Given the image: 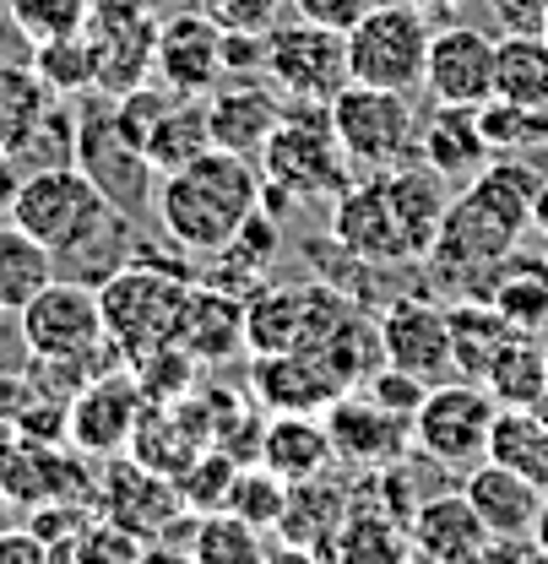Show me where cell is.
Returning <instances> with one entry per match:
<instances>
[{"label":"cell","mask_w":548,"mask_h":564,"mask_svg":"<svg viewBox=\"0 0 548 564\" xmlns=\"http://www.w3.org/2000/svg\"><path fill=\"white\" fill-rule=\"evenodd\" d=\"M152 76L185 98H206L223 82V28L206 11H174L158 22Z\"/></svg>","instance_id":"44dd1931"},{"label":"cell","mask_w":548,"mask_h":564,"mask_svg":"<svg viewBox=\"0 0 548 564\" xmlns=\"http://www.w3.org/2000/svg\"><path fill=\"white\" fill-rule=\"evenodd\" d=\"M488 543V527L468 494H429L408 516V560L412 564H462Z\"/></svg>","instance_id":"7402d4cb"},{"label":"cell","mask_w":548,"mask_h":564,"mask_svg":"<svg viewBox=\"0 0 548 564\" xmlns=\"http://www.w3.org/2000/svg\"><path fill=\"white\" fill-rule=\"evenodd\" d=\"M429 17L397 0V6H375L347 28V70L364 87H391L412 93L423 87V55H429Z\"/></svg>","instance_id":"9c48e42d"},{"label":"cell","mask_w":548,"mask_h":564,"mask_svg":"<svg viewBox=\"0 0 548 564\" xmlns=\"http://www.w3.org/2000/svg\"><path fill=\"white\" fill-rule=\"evenodd\" d=\"M17 440H22V429H17L11 419H0V456H6V451H11Z\"/></svg>","instance_id":"91938a15"},{"label":"cell","mask_w":548,"mask_h":564,"mask_svg":"<svg viewBox=\"0 0 548 564\" xmlns=\"http://www.w3.org/2000/svg\"><path fill=\"white\" fill-rule=\"evenodd\" d=\"M185 293L191 278L158 261L131 256L126 267H115L98 282V315H104V337L126 364H137L147 352L169 348L180 337V315H185Z\"/></svg>","instance_id":"5b68a950"},{"label":"cell","mask_w":548,"mask_h":564,"mask_svg":"<svg viewBox=\"0 0 548 564\" xmlns=\"http://www.w3.org/2000/svg\"><path fill=\"white\" fill-rule=\"evenodd\" d=\"M538 33H544V39H548V11H544V28H538Z\"/></svg>","instance_id":"03108f58"},{"label":"cell","mask_w":548,"mask_h":564,"mask_svg":"<svg viewBox=\"0 0 548 564\" xmlns=\"http://www.w3.org/2000/svg\"><path fill=\"white\" fill-rule=\"evenodd\" d=\"M494 98L548 109V39L544 33H499L494 39Z\"/></svg>","instance_id":"1f68e13d"},{"label":"cell","mask_w":548,"mask_h":564,"mask_svg":"<svg viewBox=\"0 0 548 564\" xmlns=\"http://www.w3.org/2000/svg\"><path fill=\"white\" fill-rule=\"evenodd\" d=\"M174 343L191 352L196 364H228V358H239L245 352V293L191 278Z\"/></svg>","instance_id":"603a6c76"},{"label":"cell","mask_w":548,"mask_h":564,"mask_svg":"<svg viewBox=\"0 0 548 564\" xmlns=\"http://www.w3.org/2000/svg\"><path fill=\"white\" fill-rule=\"evenodd\" d=\"M61 278L55 272V256L28 234V228H17L11 217L0 223V315H17L39 288H50V282Z\"/></svg>","instance_id":"d6a6232c"},{"label":"cell","mask_w":548,"mask_h":564,"mask_svg":"<svg viewBox=\"0 0 548 564\" xmlns=\"http://www.w3.org/2000/svg\"><path fill=\"white\" fill-rule=\"evenodd\" d=\"M76 163L104 185V196L120 212L147 207L152 191H158V174L147 169V158L115 126V98H98V104L76 109Z\"/></svg>","instance_id":"4fadbf2b"},{"label":"cell","mask_w":548,"mask_h":564,"mask_svg":"<svg viewBox=\"0 0 548 564\" xmlns=\"http://www.w3.org/2000/svg\"><path fill=\"white\" fill-rule=\"evenodd\" d=\"M0 564H50V549L28 527H0Z\"/></svg>","instance_id":"681fc988"},{"label":"cell","mask_w":548,"mask_h":564,"mask_svg":"<svg viewBox=\"0 0 548 564\" xmlns=\"http://www.w3.org/2000/svg\"><path fill=\"white\" fill-rule=\"evenodd\" d=\"M380 364L391 369H408L418 380L440 386L456 375V358H451V332H445V304L434 299H418L402 293L380 310Z\"/></svg>","instance_id":"5bb4252c"},{"label":"cell","mask_w":548,"mask_h":564,"mask_svg":"<svg viewBox=\"0 0 548 564\" xmlns=\"http://www.w3.org/2000/svg\"><path fill=\"white\" fill-rule=\"evenodd\" d=\"M137 564H196V554H191V549H180V543H169V538H158V543H147V549H141Z\"/></svg>","instance_id":"11a10c76"},{"label":"cell","mask_w":548,"mask_h":564,"mask_svg":"<svg viewBox=\"0 0 548 564\" xmlns=\"http://www.w3.org/2000/svg\"><path fill=\"white\" fill-rule=\"evenodd\" d=\"M326 429H332V451L347 467H364V473H380V467H397L412 445V419L380 408L375 397H364L358 386L343 391L332 408H326Z\"/></svg>","instance_id":"d6986e66"},{"label":"cell","mask_w":548,"mask_h":564,"mask_svg":"<svg viewBox=\"0 0 548 564\" xmlns=\"http://www.w3.org/2000/svg\"><path fill=\"white\" fill-rule=\"evenodd\" d=\"M418 158H423L445 185H468L483 163L494 158L488 141H483V131H479V109L434 104V115L423 120V137H418Z\"/></svg>","instance_id":"4316f807"},{"label":"cell","mask_w":548,"mask_h":564,"mask_svg":"<svg viewBox=\"0 0 548 564\" xmlns=\"http://www.w3.org/2000/svg\"><path fill=\"white\" fill-rule=\"evenodd\" d=\"M202 11L223 33H272L277 0H202Z\"/></svg>","instance_id":"bcb514c9"},{"label":"cell","mask_w":548,"mask_h":564,"mask_svg":"<svg viewBox=\"0 0 548 564\" xmlns=\"http://www.w3.org/2000/svg\"><path fill=\"white\" fill-rule=\"evenodd\" d=\"M479 131L494 158H522V152L548 147V109H527V104H511V98H488V104H479Z\"/></svg>","instance_id":"74e56055"},{"label":"cell","mask_w":548,"mask_h":564,"mask_svg":"<svg viewBox=\"0 0 548 564\" xmlns=\"http://www.w3.org/2000/svg\"><path fill=\"white\" fill-rule=\"evenodd\" d=\"M87 39L98 50V93L120 98L141 82H152V55H158V22L137 0H104L87 17Z\"/></svg>","instance_id":"9a60e30c"},{"label":"cell","mask_w":548,"mask_h":564,"mask_svg":"<svg viewBox=\"0 0 548 564\" xmlns=\"http://www.w3.org/2000/svg\"><path fill=\"white\" fill-rule=\"evenodd\" d=\"M17 332L28 358H61V364H98L115 369L126 364L104 337V315H98V288L76 278H55L39 288L22 310H17Z\"/></svg>","instance_id":"52a82bcc"},{"label":"cell","mask_w":548,"mask_h":564,"mask_svg":"<svg viewBox=\"0 0 548 564\" xmlns=\"http://www.w3.org/2000/svg\"><path fill=\"white\" fill-rule=\"evenodd\" d=\"M538 180L544 169L527 158H488L440 217V234L423 256L429 278L451 293H479L483 278L516 250L522 228H533Z\"/></svg>","instance_id":"6da1fadb"},{"label":"cell","mask_w":548,"mask_h":564,"mask_svg":"<svg viewBox=\"0 0 548 564\" xmlns=\"http://www.w3.org/2000/svg\"><path fill=\"white\" fill-rule=\"evenodd\" d=\"M228 510L245 516L250 527L272 532V527H282V510H288V484H282L277 473H267L261 462H256V467H239L234 494H228Z\"/></svg>","instance_id":"b9f144b4"},{"label":"cell","mask_w":548,"mask_h":564,"mask_svg":"<svg viewBox=\"0 0 548 564\" xmlns=\"http://www.w3.org/2000/svg\"><path fill=\"white\" fill-rule=\"evenodd\" d=\"M533 413H538V419L548 423V391H544V397H538V408H533Z\"/></svg>","instance_id":"be15d7a7"},{"label":"cell","mask_w":548,"mask_h":564,"mask_svg":"<svg viewBox=\"0 0 548 564\" xmlns=\"http://www.w3.org/2000/svg\"><path fill=\"white\" fill-rule=\"evenodd\" d=\"M332 131H337V141H343V152H347L353 169L386 174V169L418 163V137H423V126H418V115H412L408 93L347 82L343 93L332 98Z\"/></svg>","instance_id":"ba28073f"},{"label":"cell","mask_w":548,"mask_h":564,"mask_svg":"<svg viewBox=\"0 0 548 564\" xmlns=\"http://www.w3.org/2000/svg\"><path fill=\"white\" fill-rule=\"evenodd\" d=\"M17 191H22V163H17V152H6V147H0V217H11Z\"/></svg>","instance_id":"db71d44e"},{"label":"cell","mask_w":548,"mask_h":564,"mask_svg":"<svg viewBox=\"0 0 548 564\" xmlns=\"http://www.w3.org/2000/svg\"><path fill=\"white\" fill-rule=\"evenodd\" d=\"M522 564H548V549H527V560Z\"/></svg>","instance_id":"6125c7cd"},{"label":"cell","mask_w":548,"mask_h":564,"mask_svg":"<svg viewBox=\"0 0 548 564\" xmlns=\"http://www.w3.org/2000/svg\"><path fill=\"white\" fill-rule=\"evenodd\" d=\"M282 93L272 87L267 70L256 76H223L212 93H206V126H212V147L223 152H245V158H261L267 137L282 120Z\"/></svg>","instance_id":"ffe728a7"},{"label":"cell","mask_w":548,"mask_h":564,"mask_svg":"<svg viewBox=\"0 0 548 564\" xmlns=\"http://www.w3.org/2000/svg\"><path fill=\"white\" fill-rule=\"evenodd\" d=\"M131 375H137V386H141V397H147V402H180V397H191V391H196L202 364L180 348V343H169V348L137 358V364H131Z\"/></svg>","instance_id":"ab89813d"},{"label":"cell","mask_w":548,"mask_h":564,"mask_svg":"<svg viewBox=\"0 0 548 564\" xmlns=\"http://www.w3.org/2000/svg\"><path fill=\"white\" fill-rule=\"evenodd\" d=\"M234 478H239V456H234V451H223V445H206L202 456H196L174 484H180L185 510H191V516H206V510H228Z\"/></svg>","instance_id":"f35d334b"},{"label":"cell","mask_w":548,"mask_h":564,"mask_svg":"<svg viewBox=\"0 0 548 564\" xmlns=\"http://www.w3.org/2000/svg\"><path fill=\"white\" fill-rule=\"evenodd\" d=\"M141 549H147V543H141L137 532H126V527L109 521V516H93V521L76 532V543H71L76 564H137Z\"/></svg>","instance_id":"ee69618b"},{"label":"cell","mask_w":548,"mask_h":564,"mask_svg":"<svg viewBox=\"0 0 548 564\" xmlns=\"http://www.w3.org/2000/svg\"><path fill=\"white\" fill-rule=\"evenodd\" d=\"M445 332H451L456 375H468V380H483L488 364L499 358V348L516 337V326H511L488 299H473V293H456V299L445 304Z\"/></svg>","instance_id":"f1b7e54d"},{"label":"cell","mask_w":548,"mask_h":564,"mask_svg":"<svg viewBox=\"0 0 548 564\" xmlns=\"http://www.w3.org/2000/svg\"><path fill=\"white\" fill-rule=\"evenodd\" d=\"M488 6L505 22V33H538L544 28V11H548V0H488Z\"/></svg>","instance_id":"f907efd6"},{"label":"cell","mask_w":548,"mask_h":564,"mask_svg":"<svg viewBox=\"0 0 548 564\" xmlns=\"http://www.w3.org/2000/svg\"><path fill=\"white\" fill-rule=\"evenodd\" d=\"M473 299H488L516 332H544L548 326V256H505Z\"/></svg>","instance_id":"83f0119b"},{"label":"cell","mask_w":548,"mask_h":564,"mask_svg":"<svg viewBox=\"0 0 548 564\" xmlns=\"http://www.w3.org/2000/svg\"><path fill=\"white\" fill-rule=\"evenodd\" d=\"M423 93L434 104H462V109L488 104L494 98V39L468 22L434 28L429 55H423Z\"/></svg>","instance_id":"ac0fdd59"},{"label":"cell","mask_w":548,"mask_h":564,"mask_svg":"<svg viewBox=\"0 0 548 564\" xmlns=\"http://www.w3.org/2000/svg\"><path fill=\"white\" fill-rule=\"evenodd\" d=\"M445 207L451 185L418 158L402 169L353 180L332 202V239L358 267H412L429 256Z\"/></svg>","instance_id":"3957f363"},{"label":"cell","mask_w":548,"mask_h":564,"mask_svg":"<svg viewBox=\"0 0 548 564\" xmlns=\"http://www.w3.org/2000/svg\"><path fill=\"white\" fill-rule=\"evenodd\" d=\"M206 147H212L206 98H185V93H180V98L158 115V126H152V137H147V147H141V158H147L152 174H174V169L196 163Z\"/></svg>","instance_id":"f546056e"},{"label":"cell","mask_w":548,"mask_h":564,"mask_svg":"<svg viewBox=\"0 0 548 564\" xmlns=\"http://www.w3.org/2000/svg\"><path fill=\"white\" fill-rule=\"evenodd\" d=\"M488 462L533 478L548 494V423L533 408H499V419L488 429Z\"/></svg>","instance_id":"836d02e7"},{"label":"cell","mask_w":548,"mask_h":564,"mask_svg":"<svg viewBox=\"0 0 548 564\" xmlns=\"http://www.w3.org/2000/svg\"><path fill=\"white\" fill-rule=\"evenodd\" d=\"M267 564H321V560H315V549H304V543H282L277 554H267Z\"/></svg>","instance_id":"9f6ffc18"},{"label":"cell","mask_w":548,"mask_h":564,"mask_svg":"<svg viewBox=\"0 0 548 564\" xmlns=\"http://www.w3.org/2000/svg\"><path fill=\"white\" fill-rule=\"evenodd\" d=\"M267 70V33H223V76Z\"/></svg>","instance_id":"c3c4849f"},{"label":"cell","mask_w":548,"mask_h":564,"mask_svg":"<svg viewBox=\"0 0 548 564\" xmlns=\"http://www.w3.org/2000/svg\"><path fill=\"white\" fill-rule=\"evenodd\" d=\"M6 516H11V499H6V494H0V527H6Z\"/></svg>","instance_id":"e7e4bbea"},{"label":"cell","mask_w":548,"mask_h":564,"mask_svg":"<svg viewBox=\"0 0 548 564\" xmlns=\"http://www.w3.org/2000/svg\"><path fill=\"white\" fill-rule=\"evenodd\" d=\"M256 207H261V163L223 147H206L196 163L158 174V191H152L158 228L169 234L180 256H196V261L223 256Z\"/></svg>","instance_id":"277c9868"},{"label":"cell","mask_w":548,"mask_h":564,"mask_svg":"<svg viewBox=\"0 0 548 564\" xmlns=\"http://www.w3.org/2000/svg\"><path fill=\"white\" fill-rule=\"evenodd\" d=\"M499 419V402L488 397L483 380L451 375L429 386V397L412 413V445L440 462V467H473L488 456V429Z\"/></svg>","instance_id":"30bf717a"},{"label":"cell","mask_w":548,"mask_h":564,"mask_svg":"<svg viewBox=\"0 0 548 564\" xmlns=\"http://www.w3.org/2000/svg\"><path fill=\"white\" fill-rule=\"evenodd\" d=\"M533 549H548V494H544V510H538V527H533Z\"/></svg>","instance_id":"680465c9"},{"label":"cell","mask_w":548,"mask_h":564,"mask_svg":"<svg viewBox=\"0 0 548 564\" xmlns=\"http://www.w3.org/2000/svg\"><path fill=\"white\" fill-rule=\"evenodd\" d=\"M483 386L499 408H538V397L548 391V343L538 332H516L488 364Z\"/></svg>","instance_id":"4dcf8cb0"},{"label":"cell","mask_w":548,"mask_h":564,"mask_svg":"<svg viewBox=\"0 0 548 564\" xmlns=\"http://www.w3.org/2000/svg\"><path fill=\"white\" fill-rule=\"evenodd\" d=\"M293 6V17H304V22H321V28H337L347 33L364 11H375L380 0H288Z\"/></svg>","instance_id":"7dc6e473"},{"label":"cell","mask_w":548,"mask_h":564,"mask_svg":"<svg viewBox=\"0 0 548 564\" xmlns=\"http://www.w3.org/2000/svg\"><path fill=\"white\" fill-rule=\"evenodd\" d=\"M93 510L120 521L126 532H137L141 543H158L174 532V521H191L185 499H180V484L141 467L137 456H109L104 478H98V494H93Z\"/></svg>","instance_id":"7c38bea8"},{"label":"cell","mask_w":548,"mask_h":564,"mask_svg":"<svg viewBox=\"0 0 548 564\" xmlns=\"http://www.w3.org/2000/svg\"><path fill=\"white\" fill-rule=\"evenodd\" d=\"M267 473H277L282 484H310L326 478L337 451H332V429L321 413H272V423L261 429V456Z\"/></svg>","instance_id":"d4e9b609"},{"label":"cell","mask_w":548,"mask_h":564,"mask_svg":"<svg viewBox=\"0 0 548 564\" xmlns=\"http://www.w3.org/2000/svg\"><path fill=\"white\" fill-rule=\"evenodd\" d=\"M141 408H147V397H141L137 375L131 369H104L71 397L66 440L82 456H120L137 434Z\"/></svg>","instance_id":"2e32d148"},{"label":"cell","mask_w":548,"mask_h":564,"mask_svg":"<svg viewBox=\"0 0 548 564\" xmlns=\"http://www.w3.org/2000/svg\"><path fill=\"white\" fill-rule=\"evenodd\" d=\"M250 391L267 413H326L347 386L326 348H293L272 358H250Z\"/></svg>","instance_id":"e0dca14e"},{"label":"cell","mask_w":548,"mask_h":564,"mask_svg":"<svg viewBox=\"0 0 548 564\" xmlns=\"http://www.w3.org/2000/svg\"><path fill=\"white\" fill-rule=\"evenodd\" d=\"M408 6H418V11H423V17H434V11H451V6H456V0H408Z\"/></svg>","instance_id":"94428289"},{"label":"cell","mask_w":548,"mask_h":564,"mask_svg":"<svg viewBox=\"0 0 548 564\" xmlns=\"http://www.w3.org/2000/svg\"><path fill=\"white\" fill-rule=\"evenodd\" d=\"M267 76L282 98L299 104H332L353 82L347 70V33L321 28V22H288L267 33Z\"/></svg>","instance_id":"8fae6325"},{"label":"cell","mask_w":548,"mask_h":564,"mask_svg":"<svg viewBox=\"0 0 548 564\" xmlns=\"http://www.w3.org/2000/svg\"><path fill=\"white\" fill-rule=\"evenodd\" d=\"M527 549H533L527 538H488L479 554H473V560H462V564H522L527 560Z\"/></svg>","instance_id":"f5cc1de1"},{"label":"cell","mask_w":548,"mask_h":564,"mask_svg":"<svg viewBox=\"0 0 548 564\" xmlns=\"http://www.w3.org/2000/svg\"><path fill=\"white\" fill-rule=\"evenodd\" d=\"M304 332H310V282H261L245 299V352L250 358L304 348Z\"/></svg>","instance_id":"484cf974"},{"label":"cell","mask_w":548,"mask_h":564,"mask_svg":"<svg viewBox=\"0 0 548 564\" xmlns=\"http://www.w3.org/2000/svg\"><path fill=\"white\" fill-rule=\"evenodd\" d=\"M185 549L196 554V564H267V543L261 527H250L234 510H206L191 516V538Z\"/></svg>","instance_id":"d590c367"},{"label":"cell","mask_w":548,"mask_h":564,"mask_svg":"<svg viewBox=\"0 0 548 564\" xmlns=\"http://www.w3.org/2000/svg\"><path fill=\"white\" fill-rule=\"evenodd\" d=\"M33 402V380L28 375H11V369H0V419H22V408Z\"/></svg>","instance_id":"816d5d0a"},{"label":"cell","mask_w":548,"mask_h":564,"mask_svg":"<svg viewBox=\"0 0 548 564\" xmlns=\"http://www.w3.org/2000/svg\"><path fill=\"white\" fill-rule=\"evenodd\" d=\"M17 163H22V174L55 169V163H76V109L66 98H55L50 115L39 120V131L17 147Z\"/></svg>","instance_id":"60d3db41"},{"label":"cell","mask_w":548,"mask_h":564,"mask_svg":"<svg viewBox=\"0 0 548 564\" xmlns=\"http://www.w3.org/2000/svg\"><path fill=\"white\" fill-rule=\"evenodd\" d=\"M11 223L28 228L50 256L55 272L66 267V278L98 282L115 267H126V239H131V212H120L104 185L82 169V163H55V169H33L22 174Z\"/></svg>","instance_id":"7a4b0ae2"},{"label":"cell","mask_w":548,"mask_h":564,"mask_svg":"<svg viewBox=\"0 0 548 564\" xmlns=\"http://www.w3.org/2000/svg\"><path fill=\"white\" fill-rule=\"evenodd\" d=\"M55 93L44 87V76L33 70V61H0V147L17 152L22 141L39 131V120L50 115Z\"/></svg>","instance_id":"e575fe53"},{"label":"cell","mask_w":548,"mask_h":564,"mask_svg":"<svg viewBox=\"0 0 548 564\" xmlns=\"http://www.w3.org/2000/svg\"><path fill=\"white\" fill-rule=\"evenodd\" d=\"M533 228L548 239V174L538 180V196H533Z\"/></svg>","instance_id":"6f0895ef"},{"label":"cell","mask_w":548,"mask_h":564,"mask_svg":"<svg viewBox=\"0 0 548 564\" xmlns=\"http://www.w3.org/2000/svg\"><path fill=\"white\" fill-rule=\"evenodd\" d=\"M468 505L479 510V521L488 527V538H527L533 543V527H538V510H544V489L499 462H473L468 467Z\"/></svg>","instance_id":"cb8c5ba5"},{"label":"cell","mask_w":548,"mask_h":564,"mask_svg":"<svg viewBox=\"0 0 548 564\" xmlns=\"http://www.w3.org/2000/svg\"><path fill=\"white\" fill-rule=\"evenodd\" d=\"M364 397H375L380 408H391V413H402V419H412L418 413V402L429 397V380H418V375H408V369H369V380L358 386Z\"/></svg>","instance_id":"f6af8a7d"},{"label":"cell","mask_w":548,"mask_h":564,"mask_svg":"<svg viewBox=\"0 0 548 564\" xmlns=\"http://www.w3.org/2000/svg\"><path fill=\"white\" fill-rule=\"evenodd\" d=\"M261 180L288 202H337L347 185V152L332 131V104H282V120L261 147Z\"/></svg>","instance_id":"8992f818"},{"label":"cell","mask_w":548,"mask_h":564,"mask_svg":"<svg viewBox=\"0 0 548 564\" xmlns=\"http://www.w3.org/2000/svg\"><path fill=\"white\" fill-rule=\"evenodd\" d=\"M33 70L44 76V87L55 98H87V93H98V50H93L87 28L33 44Z\"/></svg>","instance_id":"8d00e7d4"},{"label":"cell","mask_w":548,"mask_h":564,"mask_svg":"<svg viewBox=\"0 0 548 564\" xmlns=\"http://www.w3.org/2000/svg\"><path fill=\"white\" fill-rule=\"evenodd\" d=\"M93 6L98 0H11V22L33 44H44V39H61V33H82Z\"/></svg>","instance_id":"7bdbcfd3"}]
</instances>
